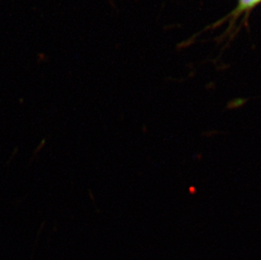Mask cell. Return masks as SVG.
Wrapping results in <instances>:
<instances>
[{"label":"cell","mask_w":261,"mask_h":260,"mask_svg":"<svg viewBox=\"0 0 261 260\" xmlns=\"http://www.w3.org/2000/svg\"><path fill=\"white\" fill-rule=\"evenodd\" d=\"M261 0H240L239 2V10H246L254 6L255 4L259 3Z\"/></svg>","instance_id":"6da1fadb"}]
</instances>
